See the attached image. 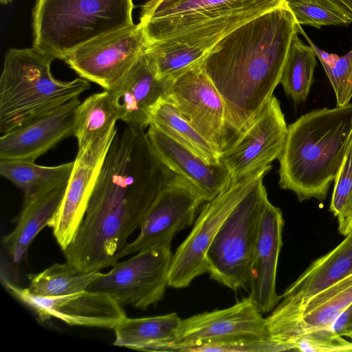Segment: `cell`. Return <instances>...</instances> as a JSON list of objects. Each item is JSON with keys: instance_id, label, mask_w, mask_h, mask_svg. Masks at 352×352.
<instances>
[{"instance_id": "1", "label": "cell", "mask_w": 352, "mask_h": 352, "mask_svg": "<svg viewBox=\"0 0 352 352\" xmlns=\"http://www.w3.org/2000/svg\"><path fill=\"white\" fill-rule=\"evenodd\" d=\"M173 173L154 150L145 129L126 124L107 150L87 210L66 261L85 272H99L118 263L129 236Z\"/></svg>"}, {"instance_id": "2", "label": "cell", "mask_w": 352, "mask_h": 352, "mask_svg": "<svg viewBox=\"0 0 352 352\" xmlns=\"http://www.w3.org/2000/svg\"><path fill=\"white\" fill-rule=\"evenodd\" d=\"M298 25L287 5L272 9L226 35L199 65L223 99L230 141L272 98Z\"/></svg>"}, {"instance_id": "3", "label": "cell", "mask_w": 352, "mask_h": 352, "mask_svg": "<svg viewBox=\"0 0 352 352\" xmlns=\"http://www.w3.org/2000/svg\"><path fill=\"white\" fill-rule=\"evenodd\" d=\"M352 137V103L316 109L287 126L278 158L282 189L294 192L299 202L325 200L342 164Z\"/></svg>"}, {"instance_id": "4", "label": "cell", "mask_w": 352, "mask_h": 352, "mask_svg": "<svg viewBox=\"0 0 352 352\" xmlns=\"http://www.w3.org/2000/svg\"><path fill=\"white\" fill-rule=\"evenodd\" d=\"M52 58L32 48H11L0 76V132L14 130L89 89L87 80L61 81L51 72Z\"/></svg>"}, {"instance_id": "5", "label": "cell", "mask_w": 352, "mask_h": 352, "mask_svg": "<svg viewBox=\"0 0 352 352\" xmlns=\"http://www.w3.org/2000/svg\"><path fill=\"white\" fill-rule=\"evenodd\" d=\"M133 0H36L33 47L55 59L102 34L133 25Z\"/></svg>"}, {"instance_id": "6", "label": "cell", "mask_w": 352, "mask_h": 352, "mask_svg": "<svg viewBox=\"0 0 352 352\" xmlns=\"http://www.w3.org/2000/svg\"><path fill=\"white\" fill-rule=\"evenodd\" d=\"M263 178L226 217L206 256L210 277L234 290L245 287L249 282L261 212L268 198Z\"/></svg>"}, {"instance_id": "7", "label": "cell", "mask_w": 352, "mask_h": 352, "mask_svg": "<svg viewBox=\"0 0 352 352\" xmlns=\"http://www.w3.org/2000/svg\"><path fill=\"white\" fill-rule=\"evenodd\" d=\"M260 168L230 185L206 201L187 238L173 254L168 285L174 288L188 287L194 278L207 273L206 256L219 229L237 204L254 185L271 170Z\"/></svg>"}, {"instance_id": "8", "label": "cell", "mask_w": 352, "mask_h": 352, "mask_svg": "<svg viewBox=\"0 0 352 352\" xmlns=\"http://www.w3.org/2000/svg\"><path fill=\"white\" fill-rule=\"evenodd\" d=\"M173 258L170 244H161L137 252L111 266L87 290L106 294L121 305L145 310L158 302L168 285Z\"/></svg>"}, {"instance_id": "9", "label": "cell", "mask_w": 352, "mask_h": 352, "mask_svg": "<svg viewBox=\"0 0 352 352\" xmlns=\"http://www.w3.org/2000/svg\"><path fill=\"white\" fill-rule=\"evenodd\" d=\"M147 45L140 23L98 36L68 52L63 60L80 78L110 91Z\"/></svg>"}, {"instance_id": "10", "label": "cell", "mask_w": 352, "mask_h": 352, "mask_svg": "<svg viewBox=\"0 0 352 352\" xmlns=\"http://www.w3.org/2000/svg\"><path fill=\"white\" fill-rule=\"evenodd\" d=\"M287 125L279 100H270L250 124L232 138L221 154L232 181L272 165L284 148Z\"/></svg>"}, {"instance_id": "11", "label": "cell", "mask_w": 352, "mask_h": 352, "mask_svg": "<svg viewBox=\"0 0 352 352\" xmlns=\"http://www.w3.org/2000/svg\"><path fill=\"white\" fill-rule=\"evenodd\" d=\"M206 199L187 179L175 174L142 219L140 232L126 243L118 259L161 244H170L182 230L190 226Z\"/></svg>"}, {"instance_id": "12", "label": "cell", "mask_w": 352, "mask_h": 352, "mask_svg": "<svg viewBox=\"0 0 352 352\" xmlns=\"http://www.w3.org/2000/svg\"><path fill=\"white\" fill-rule=\"evenodd\" d=\"M352 274V230L335 248L314 261L281 295V301L266 318L272 336L295 322L315 296Z\"/></svg>"}, {"instance_id": "13", "label": "cell", "mask_w": 352, "mask_h": 352, "mask_svg": "<svg viewBox=\"0 0 352 352\" xmlns=\"http://www.w3.org/2000/svg\"><path fill=\"white\" fill-rule=\"evenodd\" d=\"M164 98L221 154L230 142L221 96L197 65L175 79Z\"/></svg>"}, {"instance_id": "14", "label": "cell", "mask_w": 352, "mask_h": 352, "mask_svg": "<svg viewBox=\"0 0 352 352\" xmlns=\"http://www.w3.org/2000/svg\"><path fill=\"white\" fill-rule=\"evenodd\" d=\"M5 285L14 296L32 308L43 322L54 317L69 325L113 329L127 317L120 304L102 292L85 290L44 297L8 280H5Z\"/></svg>"}, {"instance_id": "15", "label": "cell", "mask_w": 352, "mask_h": 352, "mask_svg": "<svg viewBox=\"0 0 352 352\" xmlns=\"http://www.w3.org/2000/svg\"><path fill=\"white\" fill-rule=\"evenodd\" d=\"M287 5L285 0H182L140 23L147 43H151L175 38L234 14L269 11Z\"/></svg>"}, {"instance_id": "16", "label": "cell", "mask_w": 352, "mask_h": 352, "mask_svg": "<svg viewBox=\"0 0 352 352\" xmlns=\"http://www.w3.org/2000/svg\"><path fill=\"white\" fill-rule=\"evenodd\" d=\"M267 336L266 318L250 295L223 309L182 320L176 340L162 351H187L197 344L245 336Z\"/></svg>"}, {"instance_id": "17", "label": "cell", "mask_w": 352, "mask_h": 352, "mask_svg": "<svg viewBox=\"0 0 352 352\" xmlns=\"http://www.w3.org/2000/svg\"><path fill=\"white\" fill-rule=\"evenodd\" d=\"M116 131L114 125L85 148L78 150L63 202L50 226L63 251L69 245L81 223L101 166Z\"/></svg>"}, {"instance_id": "18", "label": "cell", "mask_w": 352, "mask_h": 352, "mask_svg": "<svg viewBox=\"0 0 352 352\" xmlns=\"http://www.w3.org/2000/svg\"><path fill=\"white\" fill-rule=\"evenodd\" d=\"M80 104L74 99L36 117L0 138V160L35 162L58 142L74 135L75 116Z\"/></svg>"}, {"instance_id": "19", "label": "cell", "mask_w": 352, "mask_h": 352, "mask_svg": "<svg viewBox=\"0 0 352 352\" xmlns=\"http://www.w3.org/2000/svg\"><path fill=\"white\" fill-rule=\"evenodd\" d=\"M283 226L281 210L267 198L261 212L248 282L250 296L262 314L273 310L281 300L276 291V277Z\"/></svg>"}, {"instance_id": "20", "label": "cell", "mask_w": 352, "mask_h": 352, "mask_svg": "<svg viewBox=\"0 0 352 352\" xmlns=\"http://www.w3.org/2000/svg\"><path fill=\"white\" fill-rule=\"evenodd\" d=\"M163 162L175 174L189 180L206 201L217 197L231 183L229 171L221 161L210 163L154 126L146 131Z\"/></svg>"}, {"instance_id": "21", "label": "cell", "mask_w": 352, "mask_h": 352, "mask_svg": "<svg viewBox=\"0 0 352 352\" xmlns=\"http://www.w3.org/2000/svg\"><path fill=\"white\" fill-rule=\"evenodd\" d=\"M171 84L158 79L144 52L109 91L119 120L126 124L146 129L149 113Z\"/></svg>"}, {"instance_id": "22", "label": "cell", "mask_w": 352, "mask_h": 352, "mask_svg": "<svg viewBox=\"0 0 352 352\" xmlns=\"http://www.w3.org/2000/svg\"><path fill=\"white\" fill-rule=\"evenodd\" d=\"M352 304V274L313 297L292 324L269 338L281 349L292 351L294 342L314 331L330 330Z\"/></svg>"}, {"instance_id": "23", "label": "cell", "mask_w": 352, "mask_h": 352, "mask_svg": "<svg viewBox=\"0 0 352 352\" xmlns=\"http://www.w3.org/2000/svg\"><path fill=\"white\" fill-rule=\"evenodd\" d=\"M67 185L41 197L23 201L14 230L3 238V245L12 263L18 265L36 235L52 223L63 202Z\"/></svg>"}, {"instance_id": "24", "label": "cell", "mask_w": 352, "mask_h": 352, "mask_svg": "<svg viewBox=\"0 0 352 352\" xmlns=\"http://www.w3.org/2000/svg\"><path fill=\"white\" fill-rule=\"evenodd\" d=\"M182 320L176 313L138 318L126 317L113 329V344L140 351H162L176 340Z\"/></svg>"}, {"instance_id": "25", "label": "cell", "mask_w": 352, "mask_h": 352, "mask_svg": "<svg viewBox=\"0 0 352 352\" xmlns=\"http://www.w3.org/2000/svg\"><path fill=\"white\" fill-rule=\"evenodd\" d=\"M74 166V161L43 166L34 162L0 160V174L23 192L26 201L67 185Z\"/></svg>"}, {"instance_id": "26", "label": "cell", "mask_w": 352, "mask_h": 352, "mask_svg": "<svg viewBox=\"0 0 352 352\" xmlns=\"http://www.w3.org/2000/svg\"><path fill=\"white\" fill-rule=\"evenodd\" d=\"M149 125L163 131L207 162L217 163L221 161V153L203 138L164 97L151 110Z\"/></svg>"}, {"instance_id": "27", "label": "cell", "mask_w": 352, "mask_h": 352, "mask_svg": "<svg viewBox=\"0 0 352 352\" xmlns=\"http://www.w3.org/2000/svg\"><path fill=\"white\" fill-rule=\"evenodd\" d=\"M119 120L110 93H96L80 102L75 116L74 136L78 150L85 148L104 135Z\"/></svg>"}, {"instance_id": "28", "label": "cell", "mask_w": 352, "mask_h": 352, "mask_svg": "<svg viewBox=\"0 0 352 352\" xmlns=\"http://www.w3.org/2000/svg\"><path fill=\"white\" fill-rule=\"evenodd\" d=\"M102 273L85 272L73 263H56L34 274H29L30 286L32 294L44 297H56L87 290L88 287Z\"/></svg>"}, {"instance_id": "29", "label": "cell", "mask_w": 352, "mask_h": 352, "mask_svg": "<svg viewBox=\"0 0 352 352\" xmlns=\"http://www.w3.org/2000/svg\"><path fill=\"white\" fill-rule=\"evenodd\" d=\"M298 31L292 38L280 83L294 102H304L314 82L316 54L311 45L299 38Z\"/></svg>"}, {"instance_id": "30", "label": "cell", "mask_w": 352, "mask_h": 352, "mask_svg": "<svg viewBox=\"0 0 352 352\" xmlns=\"http://www.w3.org/2000/svg\"><path fill=\"white\" fill-rule=\"evenodd\" d=\"M334 181L329 210L337 219L339 233L346 236L352 230V137Z\"/></svg>"}, {"instance_id": "31", "label": "cell", "mask_w": 352, "mask_h": 352, "mask_svg": "<svg viewBox=\"0 0 352 352\" xmlns=\"http://www.w3.org/2000/svg\"><path fill=\"white\" fill-rule=\"evenodd\" d=\"M287 6L300 25L320 29L323 25L352 23V17L333 0H300Z\"/></svg>"}, {"instance_id": "32", "label": "cell", "mask_w": 352, "mask_h": 352, "mask_svg": "<svg viewBox=\"0 0 352 352\" xmlns=\"http://www.w3.org/2000/svg\"><path fill=\"white\" fill-rule=\"evenodd\" d=\"M190 351L278 352L279 346L268 336H245L213 340L189 348Z\"/></svg>"}, {"instance_id": "33", "label": "cell", "mask_w": 352, "mask_h": 352, "mask_svg": "<svg viewBox=\"0 0 352 352\" xmlns=\"http://www.w3.org/2000/svg\"><path fill=\"white\" fill-rule=\"evenodd\" d=\"M322 65L334 90L336 107L349 104L352 98V50L339 56L332 67Z\"/></svg>"}, {"instance_id": "34", "label": "cell", "mask_w": 352, "mask_h": 352, "mask_svg": "<svg viewBox=\"0 0 352 352\" xmlns=\"http://www.w3.org/2000/svg\"><path fill=\"white\" fill-rule=\"evenodd\" d=\"M292 351H352V342L345 340L332 329L314 331L297 339L293 344Z\"/></svg>"}, {"instance_id": "35", "label": "cell", "mask_w": 352, "mask_h": 352, "mask_svg": "<svg viewBox=\"0 0 352 352\" xmlns=\"http://www.w3.org/2000/svg\"><path fill=\"white\" fill-rule=\"evenodd\" d=\"M182 0H148L142 6L140 21L148 19L170 5Z\"/></svg>"}, {"instance_id": "36", "label": "cell", "mask_w": 352, "mask_h": 352, "mask_svg": "<svg viewBox=\"0 0 352 352\" xmlns=\"http://www.w3.org/2000/svg\"><path fill=\"white\" fill-rule=\"evenodd\" d=\"M331 329L341 336L352 331V304L338 318Z\"/></svg>"}, {"instance_id": "37", "label": "cell", "mask_w": 352, "mask_h": 352, "mask_svg": "<svg viewBox=\"0 0 352 352\" xmlns=\"http://www.w3.org/2000/svg\"><path fill=\"white\" fill-rule=\"evenodd\" d=\"M352 17V0H333Z\"/></svg>"}, {"instance_id": "38", "label": "cell", "mask_w": 352, "mask_h": 352, "mask_svg": "<svg viewBox=\"0 0 352 352\" xmlns=\"http://www.w3.org/2000/svg\"><path fill=\"white\" fill-rule=\"evenodd\" d=\"M12 0H0L1 3L2 4H7L9 2H10Z\"/></svg>"}, {"instance_id": "39", "label": "cell", "mask_w": 352, "mask_h": 352, "mask_svg": "<svg viewBox=\"0 0 352 352\" xmlns=\"http://www.w3.org/2000/svg\"><path fill=\"white\" fill-rule=\"evenodd\" d=\"M300 1V0H285L287 4L289 3H292V2H294V1Z\"/></svg>"}]
</instances>
